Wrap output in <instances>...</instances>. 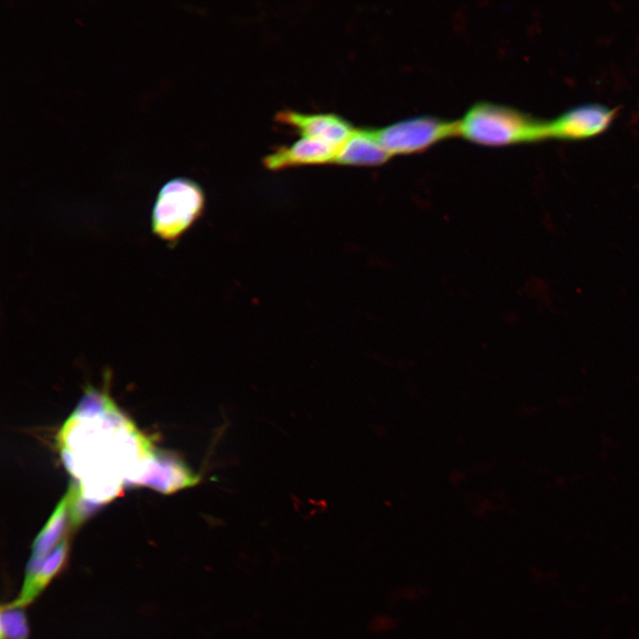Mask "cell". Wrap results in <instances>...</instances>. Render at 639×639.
I'll return each instance as SVG.
<instances>
[{
  "label": "cell",
  "mask_w": 639,
  "mask_h": 639,
  "mask_svg": "<svg viewBox=\"0 0 639 639\" xmlns=\"http://www.w3.org/2000/svg\"><path fill=\"white\" fill-rule=\"evenodd\" d=\"M459 133L482 145L501 146L548 138V122L534 120L515 109L477 103L459 122Z\"/></svg>",
  "instance_id": "cell-1"
},
{
  "label": "cell",
  "mask_w": 639,
  "mask_h": 639,
  "mask_svg": "<svg viewBox=\"0 0 639 639\" xmlns=\"http://www.w3.org/2000/svg\"><path fill=\"white\" fill-rule=\"evenodd\" d=\"M339 148L320 139L302 137L290 146H278L263 158V163L272 170L334 163Z\"/></svg>",
  "instance_id": "cell-7"
},
{
  "label": "cell",
  "mask_w": 639,
  "mask_h": 639,
  "mask_svg": "<svg viewBox=\"0 0 639 639\" xmlns=\"http://www.w3.org/2000/svg\"><path fill=\"white\" fill-rule=\"evenodd\" d=\"M201 480L178 456L155 454L133 484L146 485L165 493L193 486Z\"/></svg>",
  "instance_id": "cell-6"
},
{
  "label": "cell",
  "mask_w": 639,
  "mask_h": 639,
  "mask_svg": "<svg viewBox=\"0 0 639 639\" xmlns=\"http://www.w3.org/2000/svg\"><path fill=\"white\" fill-rule=\"evenodd\" d=\"M205 195L201 185L187 178H175L159 190L152 210L153 233L168 242L179 237L202 215Z\"/></svg>",
  "instance_id": "cell-2"
},
{
  "label": "cell",
  "mask_w": 639,
  "mask_h": 639,
  "mask_svg": "<svg viewBox=\"0 0 639 639\" xmlns=\"http://www.w3.org/2000/svg\"><path fill=\"white\" fill-rule=\"evenodd\" d=\"M391 155L377 140L375 129H355L341 146L334 163L339 165H378Z\"/></svg>",
  "instance_id": "cell-8"
},
{
  "label": "cell",
  "mask_w": 639,
  "mask_h": 639,
  "mask_svg": "<svg viewBox=\"0 0 639 639\" xmlns=\"http://www.w3.org/2000/svg\"><path fill=\"white\" fill-rule=\"evenodd\" d=\"M275 120L295 129L302 137L320 139L338 147L355 130L347 120L333 113L305 114L283 109L276 114Z\"/></svg>",
  "instance_id": "cell-4"
},
{
  "label": "cell",
  "mask_w": 639,
  "mask_h": 639,
  "mask_svg": "<svg viewBox=\"0 0 639 639\" xmlns=\"http://www.w3.org/2000/svg\"><path fill=\"white\" fill-rule=\"evenodd\" d=\"M1 639H28L29 627L22 607L3 606L0 615Z\"/></svg>",
  "instance_id": "cell-11"
},
{
  "label": "cell",
  "mask_w": 639,
  "mask_h": 639,
  "mask_svg": "<svg viewBox=\"0 0 639 639\" xmlns=\"http://www.w3.org/2000/svg\"><path fill=\"white\" fill-rule=\"evenodd\" d=\"M67 536L41 563L35 573L24 580L19 597L11 604L24 607L36 597L62 570L67 558Z\"/></svg>",
  "instance_id": "cell-10"
},
{
  "label": "cell",
  "mask_w": 639,
  "mask_h": 639,
  "mask_svg": "<svg viewBox=\"0 0 639 639\" xmlns=\"http://www.w3.org/2000/svg\"><path fill=\"white\" fill-rule=\"evenodd\" d=\"M458 130L459 122L420 116L375 129V134L382 146L394 155L423 150L444 138L458 135Z\"/></svg>",
  "instance_id": "cell-3"
},
{
  "label": "cell",
  "mask_w": 639,
  "mask_h": 639,
  "mask_svg": "<svg viewBox=\"0 0 639 639\" xmlns=\"http://www.w3.org/2000/svg\"><path fill=\"white\" fill-rule=\"evenodd\" d=\"M614 112L601 105L574 107L548 122V138L580 139L603 132L611 123Z\"/></svg>",
  "instance_id": "cell-5"
},
{
  "label": "cell",
  "mask_w": 639,
  "mask_h": 639,
  "mask_svg": "<svg viewBox=\"0 0 639 639\" xmlns=\"http://www.w3.org/2000/svg\"><path fill=\"white\" fill-rule=\"evenodd\" d=\"M69 492L57 506L53 514L36 536L26 569L25 579L32 576L43 560L67 537L64 532L69 516Z\"/></svg>",
  "instance_id": "cell-9"
}]
</instances>
